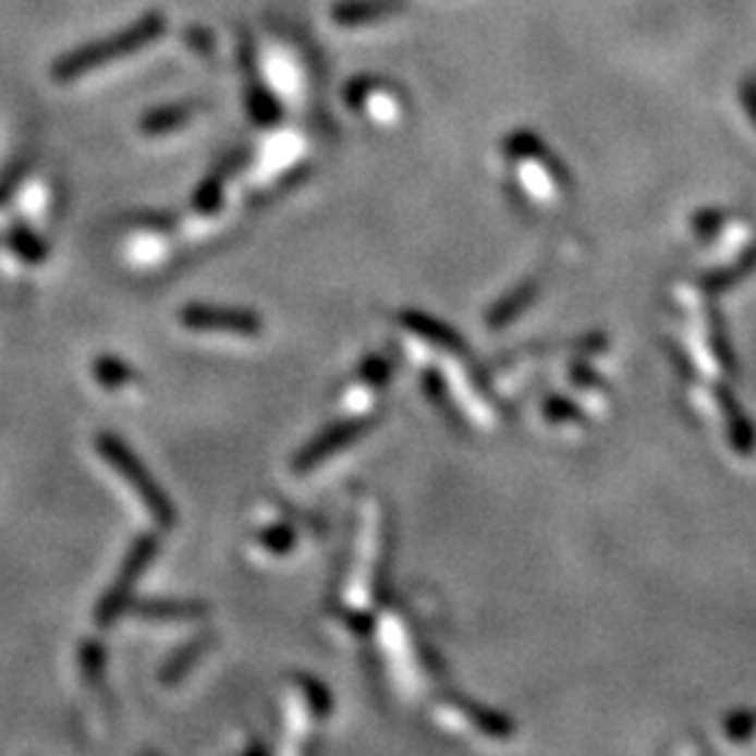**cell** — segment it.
<instances>
[{"instance_id":"obj_11","label":"cell","mask_w":756,"mask_h":756,"mask_svg":"<svg viewBox=\"0 0 756 756\" xmlns=\"http://www.w3.org/2000/svg\"><path fill=\"white\" fill-rule=\"evenodd\" d=\"M93 376H96L98 385L110 392H121L124 387L137 385V373L118 356H98L93 362Z\"/></svg>"},{"instance_id":"obj_6","label":"cell","mask_w":756,"mask_h":756,"mask_svg":"<svg viewBox=\"0 0 756 756\" xmlns=\"http://www.w3.org/2000/svg\"><path fill=\"white\" fill-rule=\"evenodd\" d=\"M135 617L144 622H160V625H185L208 617V606L191 600H144L135 606Z\"/></svg>"},{"instance_id":"obj_3","label":"cell","mask_w":756,"mask_h":756,"mask_svg":"<svg viewBox=\"0 0 756 756\" xmlns=\"http://www.w3.org/2000/svg\"><path fill=\"white\" fill-rule=\"evenodd\" d=\"M157 552H160V541H157L155 535H141V538L132 544V549L126 552L124 563H121V569H118V577L112 581V586L105 592L101 602H98V608H96V625L98 627L115 625L118 617H121V613H124L126 608L132 606V600H135L137 583H141L144 572L149 569V563L155 561Z\"/></svg>"},{"instance_id":"obj_9","label":"cell","mask_w":756,"mask_h":756,"mask_svg":"<svg viewBox=\"0 0 756 756\" xmlns=\"http://www.w3.org/2000/svg\"><path fill=\"white\" fill-rule=\"evenodd\" d=\"M210 645H214V633H199V636L191 639L188 645L180 647L176 653H171L169 661H166L163 670H160V684L163 686L180 684V681H183L191 672V667L196 664V659L205 656V650H208Z\"/></svg>"},{"instance_id":"obj_2","label":"cell","mask_w":756,"mask_h":756,"mask_svg":"<svg viewBox=\"0 0 756 756\" xmlns=\"http://www.w3.org/2000/svg\"><path fill=\"white\" fill-rule=\"evenodd\" d=\"M96 449H98V454L105 456L107 465H110V468L115 471V474L121 476L126 485H130L132 493L141 499V504L146 508V513L151 515V522H155L160 529L174 527L176 524L174 504H171L169 496L163 493V488L157 485L155 476L146 471V465L141 463V460H137V456L132 454L130 449H126L124 440H121V437H115V435H110V431H105V435H98Z\"/></svg>"},{"instance_id":"obj_10","label":"cell","mask_w":756,"mask_h":756,"mask_svg":"<svg viewBox=\"0 0 756 756\" xmlns=\"http://www.w3.org/2000/svg\"><path fill=\"white\" fill-rule=\"evenodd\" d=\"M244 98H247L249 118H253L258 126H275L281 121V101H278V98L272 96V90L258 78V73L247 76V93H244Z\"/></svg>"},{"instance_id":"obj_15","label":"cell","mask_w":756,"mask_h":756,"mask_svg":"<svg viewBox=\"0 0 756 756\" xmlns=\"http://www.w3.org/2000/svg\"><path fill=\"white\" fill-rule=\"evenodd\" d=\"M26 171H28V166H26V163H20V166H14V169L9 171V174L3 176V180H0V205L7 203L9 194H12V191H14V185H17L20 180L26 176Z\"/></svg>"},{"instance_id":"obj_14","label":"cell","mask_w":756,"mask_h":756,"mask_svg":"<svg viewBox=\"0 0 756 756\" xmlns=\"http://www.w3.org/2000/svg\"><path fill=\"white\" fill-rule=\"evenodd\" d=\"M183 39L188 42V48H194L196 53H214V34L203 26H188L185 28Z\"/></svg>"},{"instance_id":"obj_4","label":"cell","mask_w":756,"mask_h":756,"mask_svg":"<svg viewBox=\"0 0 756 756\" xmlns=\"http://www.w3.org/2000/svg\"><path fill=\"white\" fill-rule=\"evenodd\" d=\"M180 322L196 333H228V337H258L261 320L249 312L216 306H185L180 312Z\"/></svg>"},{"instance_id":"obj_12","label":"cell","mask_w":756,"mask_h":756,"mask_svg":"<svg viewBox=\"0 0 756 756\" xmlns=\"http://www.w3.org/2000/svg\"><path fill=\"white\" fill-rule=\"evenodd\" d=\"M7 244L14 249L17 258H23L28 264H42L48 258L46 242H39L26 224H12V230L7 233Z\"/></svg>"},{"instance_id":"obj_1","label":"cell","mask_w":756,"mask_h":756,"mask_svg":"<svg viewBox=\"0 0 756 756\" xmlns=\"http://www.w3.org/2000/svg\"><path fill=\"white\" fill-rule=\"evenodd\" d=\"M166 26H169V20H166L163 12L144 14L137 23L110 34V37L98 39V42H87V46L62 53L51 65V76L57 78V82H62V85L73 82V78L78 76H87V73L110 65L115 59L130 57V53L135 51H144L155 39L163 37Z\"/></svg>"},{"instance_id":"obj_16","label":"cell","mask_w":756,"mask_h":756,"mask_svg":"<svg viewBox=\"0 0 756 756\" xmlns=\"http://www.w3.org/2000/svg\"><path fill=\"white\" fill-rule=\"evenodd\" d=\"M740 96H743L745 110H748V115L754 118V124H756V82H743V87H740Z\"/></svg>"},{"instance_id":"obj_8","label":"cell","mask_w":756,"mask_h":756,"mask_svg":"<svg viewBox=\"0 0 756 756\" xmlns=\"http://www.w3.org/2000/svg\"><path fill=\"white\" fill-rule=\"evenodd\" d=\"M196 110H199V107H196L194 101H183V105L155 107V110H149L144 118H141V132H144L146 137L171 135V132L183 130V126L188 124L191 118L196 115Z\"/></svg>"},{"instance_id":"obj_5","label":"cell","mask_w":756,"mask_h":756,"mask_svg":"<svg viewBox=\"0 0 756 756\" xmlns=\"http://www.w3.org/2000/svg\"><path fill=\"white\" fill-rule=\"evenodd\" d=\"M406 9V0H337L331 20L342 28H362L390 20Z\"/></svg>"},{"instance_id":"obj_7","label":"cell","mask_w":756,"mask_h":756,"mask_svg":"<svg viewBox=\"0 0 756 756\" xmlns=\"http://www.w3.org/2000/svg\"><path fill=\"white\" fill-rule=\"evenodd\" d=\"M239 163H242V155H233V157H228V160H224L219 169L210 171V176H205L203 183H199V188L194 191V199H191V205H194L196 214L210 216L222 208L224 183H228V176L233 174L235 169H239Z\"/></svg>"},{"instance_id":"obj_13","label":"cell","mask_w":756,"mask_h":756,"mask_svg":"<svg viewBox=\"0 0 756 756\" xmlns=\"http://www.w3.org/2000/svg\"><path fill=\"white\" fill-rule=\"evenodd\" d=\"M258 541H261L267 549H272V552H286L289 547H294V529L289 527L264 529V533L258 535Z\"/></svg>"}]
</instances>
